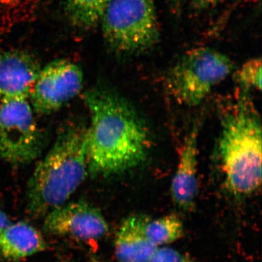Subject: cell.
Instances as JSON below:
<instances>
[{
  "instance_id": "obj_16",
  "label": "cell",
  "mask_w": 262,
  "mask_h": 262,
  "mask_svg": "<svg viewBox=\"0 0 262 262\" xmlns=\"http://www.w3.org/2000/svg\"><path fill=\"white\" fill-rule=\"evenodd\" d=\"M149 262H194L192 258L168 247H158Z\"/></svg>"
},
{
  "instance_id": "obj_3",
  "label": "cell",
  "mask_w": 262,
  "mask_h": 262,
  "mask_svg": "<svg viewBox=\"0 0 262 262\" xmlns=\"http://www.w3.org/2000/svg\"><path fill=\"white\" fill-rule=\"evenodd\" d=\"M248 92L242 90L222 116L218 145L224 186L239 198L252 195L261 185V117Z\"/></svg>"
},
{
  "instance_id": "obj_1",
  "label": "cell",
  "mask_w": 262,
  "mask_h": 262,
  "mask_svg": "<svg viewBox=\"0 0 262 262\" xmlns=\"http://www.w3.org/2000/svg\"><path fill=\"white\" fill-rule=\"evenodd\" d=\"M84 99L91 117L87 127L89 171L106 177L144 163L151 137L145 122L130 103L103 88L90 90Z\"/></svg>"
},
{
  "instance_id": "obj_10",
  "label": "cell",
  "mask_w": 262,
  "mask_h": 262,
  "mask_svg": "<svg viewBox=\"0 0 262 262\" xmlns=\"http://www.w3.org/2000/svg\"><path fill=\"white\" fill-rule=\"evenodd\" d=\"M40 70L39 62L27 52L0 51V101L29 98Z\"/></svg>"
},
{
  "instance_id": "obj_8",
  "label": "cell",
  "mask_w": 262,
  "mask_h": 262,
  "mask_svg": "<svg viewBox=\"0 0 262 262\" xmlns=\"http://www.w3.org/2000/svg\"><path fill=\"white\" fill-rule=\"evenodd\" d=\"M108 224L101 212L84 201L67 202L45 216L43 230L55 236L80 241L98 239L107 233Z\"/></svg>"
},
{
  "instance_id": "obj_18",
  "label": "cell",
  "mask_w": 262,
  "mask_h": 262,
  "mask_svg": "<svg viewBox=\"0 0 262 262\" xmlns=\"http://www.w3.org/2000/svg\"><path fill=\"white\" fill-rule=\"evenodd\" d=\"M10 224H11V222L8 219V215L5 214L2 210H0V232L3 229L6 228Z\"/></svg>"
},
{
  "instance_id": "obj_12",
  "label": "cell",
  "mask_w": 262,
  "mask_h": 262,
  "mask_svg": "<svg viewBox=\"0 0 262 262\" xmlns=\"http://www.w3.org/2000/svg\"><path fill=\"white\" fill-rule=\"evenodd\" d=\"M46 245L42 234L25 222L11 223L0 232V253L12 261L41 252Z\"/></svg>"
},
{
  "instance_id": "obj_15",
  "label": "cell",
  "mask_w": 262,
  "mask_h": 262,
  "mask_svg": "<svg viewBox=\"0 0 262 262\" xmlns=\"http://www.w3.org/2000/svg\"><path fill=\"white\" fill-rule=\"evenodd\" d=\"M261 59L252 58L241 66L235 73L236 81L244 91H261Z\"/></svg>"
},
{
  "instance_id": "obj_2",
  "label": "cell",
  "mask_w": 262,
  "mask_h": 262,
  "mask_svg": "<svg viewBox=\"0 0 262 262\" xmlns=\"http://www.w3.org/2000/svg\"><path fill=\"white\" fill-rule=\"evenodd\" d=\"M89 170L87 127L82 122H68L29 179V213L45 217L67 203L82 185Z\"/></svg>"
},
{
  "instance_id": "obj_11",
  "label": "cell",
  "mask_w": 262,
  "mask_h": 262,
  "mask_svg": "<svg viewBox=\"0 0 262 262\" xmlns=\"http://www.w3.org/2000/svg\"><path fill=\"white\" fill-rule=\"evenodd\" d=\"M147 215L136 213L125 218L117 230L115 252L119 262H149L156 251L146 237Z\"/></svg>"
},
{
  "instance_id": "obj_13",
  "label": "cell",
  "mask_w": 262,
  "mask_h": 262,
  "mask_svg": "<svg viewBox=\"0 0 262 262\" xmlns=\"http://www.w3.org/2000/svg\"><path fill=\"white\" fill-rule=\"evenodd\" d=\"M111 0H67L66 13L76 28L91 29L101 21Z\"/></svg>"
},
{
  "instance_id": "obj_7",
  "label": "cell",
  "mask_w": 262,
  "mask_h": 262,
  "mask_svg": "<svg viewBox=\"0 0 262 262\" xmlns=\"http://www.w3.org/2000/svg\"><path fill=\"white\" fill-rule=\"evenodd\" d=\"M82 85L83 73L78 65L69 60H56L41 68L29 100L34 113L48 115L75 98Z\"/></svg>"
},
{
  "instance_id": "obj_4",
  "label": "cell",
  "mask_w": 262,
  "mask_h": 262,
  "mask_svg": "<svg viewBox=\"0 0 262 262\" xmlns=\"http://www.w3.org/2000/svg\"><path fill=\"white\" fill-rule=\"evenodd\" d=\"M100 23L108 47L123 56L149 51L160 39L155 0H111Z\"/></svg>"
},
{
  "instance_id": "obj_20",
  "label": "cell",
  "mask_w": 262,
  "mask_h": 262,
  "mask_svg": "<svg viewBox=\"0 0 262 262\" xmlns=\"http://www.w3.org/2000/svg\"><path fill=\"white\" fill-rule=\"evenodd\" d=\"M17 1L18 0H0V4H10Z\"/></svg>"
},
{
  "instance_id": "obj_6",
  "label": "cell",
  "mask_w": 262,
  "mask_h": 262,
  "mask_svg": "<svg viewBox=\"0 0 262 262\" xmlns=\"http://www.w3.org/2000/svg\"><path fill=\"white\" fill-rule=\"evenodd\" d=\"M28 97L0 101V155L12 165H24L37 158L41 137Z\"/></svg>"
},
{
  "instance_id": "obj_5",
  "label": "cell",
  "mask_w": 262,
  "mask_h": 262,
  "mask_svg": "<svg viewBox=\"0 0 262 262\" xmlns=\"http://www.w3.org/2000/svg\"><path fill=\"white\" fill-rule=\"evenodd\" d=\"M233 69L232 60L221 52L211 48H194L186 52L169 71L167 87L180 104L196 106Z\"/></svg>"
},
{
  "instance_id": "obj_9",
  "label": "cell",
  "mask_w": 262,
  "mask_h": 262,
  "mask_svg": "<svg viewBox=\"0 0 262 262\" xmlns=\"http://www.w3.org/2000/svg\"><path fill=\"white\" fill-rule=\"evenodd\" d=\"M200 122L194 124L186 136L180 151L178 164L170 184V194L176 206L183 211H192L198 194V136Z\"/></svg>"
},
{
  "instance_id": "obj_19",
  "label": "cell",
  "mask_w": 262,
  "mask_h": 262,
  "mask_svg": "<svg viewBox=\"0 0 262 262\" xmlns=\"http://www.w3.org/2000/svg\"><path fill=\"white\" fill-rule=\"evenodd\" d=\"M184 2H185V0H170V6H171L173 11L177 12L182 8Z\"/></svg>"
},
{
  "instance_id": "obj_14",
  "label": "cell",
  "mask_w": 262,
  "mask_h": 262,
  "mask_svg": "<svg viewBox=\"0 0 262 262\" xmlns=\"http://www.w3.org/2000/svg\"><path fill=\"white\" fill-rule=\"evenodd\" d=\"M145 233L150 242L157 247L178 241L184 234V226L179 217L169 214L160 218L148 219Z\"/></svg>"
},
{
  "instance_id": "obj_17",
  "label": "cell",
  "mask_w": 262,
  "mask_h": 262,
  "mask_svg": "<svg viewBox=\"0 0 262 262\" xmlns=\"http://www.w3.org/2000/svg\"><path fill=\"white\" fill-rule=\"evenodd\" d=\"M222 1L224 0H192V6L196 10L208 9L215 6Z\"/></svg>"
}]
</instances>
